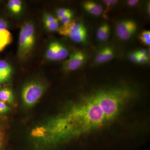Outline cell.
Returning <instances> with one entry per match:
<instances>
[{
  "instance_id": "1",
  "label": "cell",
  "mask_w": 150,
  "mask_h": 150,
  "mask_svg": "<svg viewBox=\"0 0 150 150\" xmlns=\"http://www.w3.org/2000/svg\"><path fill=\"white\" fill-rule=\"evenodd\" d=\"M135 94L128 86L100 89L82 97L62 112L35 126L38 145L49 150L99 131L121 115Z\"/></svg>"
},
{
  "instance_id": "2",
  "label": "cell",
  "mask_w": 150,
  "mask_h": 150,
  "mask_svg": "<svg viewBox=\"0 0 150 150\" xmlns=\"http://www.w3.org/2000/svg\"><path fill=\"white\" fill-rule=\"evenodd\" d=\"M35 40V28L30 22L22 26L19 37L18 55L20 59L24 60L30 54L34 46Z\"/></svg>"
},
{
  "instance_id": "3",
  "label": "cell",
  "mask_w": 150,
  "mask_h": 150,
  "mask_svg": "<svg viewBox=\"0 0 150 150\" xmlns=\"http://www.w3.org/2000/svg\"><path fill=\"white\" fill-rule=\"evenodd\" d=\"M58 31L61 35L69 37L76 43H85L87 39V31L85 26L81 23L75 20L63 25L59 28Z\"/></svg>"
},
{
  "instance_id": "4",
  "label": "cell",
  "mask_w": 150,
  "mask_h": 150,
  "mask_svg": "<svg viewBox=\"0 0 150 150\" xmlns=\"http://www.w3.org/2000/svg\"><path fill=\"white\" fill-rule=\"evenodd\" d=\"M46 89L43 84L37 81L31 82L23 87L21 97L25 106L31 107L40 99Z\"/></svg>"
},
{
  "instance_id": "5",
  "label": "cell",
  "mask_w": 150,
  "mask_h": 150,
  "mask_svg": "<svg viewBox=\"0 0 150 150\" xmlns=\"http://www.w3.org/2000/svg\"><path fill=\"white\" fill-rule=\"evenodd\" d=\"M137 29V24L135 21L126 20L120 21L117 24L116 33L121 40H128L136 33Z\"/></svg>"
},
{
  "instance_id": "6",
  "label": "cell",
  "mask_w": 150,
  "mask_h": 150,
  "mask_svg": "<svg viewBox=\"0 0 150 150\" xmlns=\"http://www.w3.org/2000/svg\"><path fill=\"white\" fill-rule=\"evenodd\" d=\"M69 55V51L67 48L58 42H53L49 44L46 56L48 60L59 61L66 59Z\"/></svg>"
},
{
  "instance_id": "7",
  "label": "cell",
  "mask_w": 150,
  "mask_h": 150,
  "mask_svg": "<svg viewBox=\"0 0 150 150\" xmlns=\"http://www.w3.org/2000/svg\"><path fill=\"white\" fill-rule=\"evenodd\" d=\"M85 59V54L82 51H75L64 63V69L67 71H72L78 69L83 64Z\"/></svg>"
},
{
  "instance_id": "8",
  "label": "cell",
  "mask_w": 150,
  "mask_h": 150,
  "mask_svg": "<svg viewBox=\"0 0 150 150\" xmlns=\"http://www.w3.org/2000/svg\"><path fill=\"white\" fill-rule=\"evenodd\" d=\"M12 74V67L9 62L0 59V87L8 82Z\"/></svg>"
},
{
  "instance_id": "9",
  "label": "cell",
  "mask_w": 150,
  "mask_h": 150,
  "mask_svg": "<svg viewBox=\"0 0 150 150\" xmlns=\"http://www.w3.org/2000/svg\"><path fill=\"white\" fill-rule=\"evenodd\" d=\"M114 56V51L112 48L109 47H105L97 54L95 62L97 64H103L112 60Z\"/></svg>"
},
{
  "instance_id": "10",
  "label": "cell",
  "mask_w": 150,
  "mask_h": 150,
  "mask_svg": "<svg viewBox=\"0 0 150 150\" xmlns=\"http://www.w3.org/2000/svg\"><path fill=\"white\" fill-rule=\"evenodd\" d=\"M0 100L5 103L14 104L15 98L13 91L8 87H0Z\"/></svg>"
},
{
  "instance_id": "11",
  "label": "cell",
  "mask_w": 150,
  "mask_h": 150,
  "mask_svg": "<svg viewBox=\"0 0 150 150\" xmlns=\"http://www.w3.org/2000/svg\"><path fill=\"white\" fill-rule=\"evenodd\" d=\"M83 6L86 11L95 16H99L103 11L102 6L92 1L85 2Z\"/></svg>"
},
{
  "instance_id": "12",
  "label": "cell",
  "mask_w": 150,
  "mask_h": 150,
  "mask_svg": "<svg viewBox=\"0 0 150 150\" xmlns=\"http://www.w3.org/2000/svg\"><path fill=\"white\" fill-rule=\"evenodd\" d=\"M12 41V35L8 29L0 30V52L4 51Z\"/></svg>"
},
{
  "instance_id": "13",
  "label": "cell",
  "mask_w": 150,
  "mask_h": 150,
  "mask_svg": "<svg viewBox=\"0 0 150 150\" xmlns=\"http://www.w3.org/2000/svg\"><path fill=\"white\" fill-rule=\"evenodd\" d=\"M110 28L108 24L104 23L101 25L97 31V37L101 41H105L110 35Z\"/></svg>"
},
{
  "instance_id": "14",
  "label": "cell",
  "mask_w": 150,
  "mask_h": 150,
  "mask_svg": "<svg viewBox=\"0 0 150 150\" xmlns=\"http://www.w3.org/2000/svg\"><path fill=\"white\" fill-rule=\"evenodd\" d=\"M7 6L10 11L17 14L21 11L22 2L20 0H10L8 2Z\"/></svg>"
},
{
  "instance_id": "15",
  "label": "cell",
  "mask_w": 150,
  "mask_h": 150,
  "mask_svg": "<svg viewBox=\"0 0 150 150\" xmlns=\"http://www.w3.org/2000/svg\"><path fill=\"white\" fill-rule=\"evenodd\" d=\"M140 41L145 46L150 45V31L149 30H145L140 33L139 36Z\"/></svg>"
},
{
  "instance_id": "16",
  "label": "cell",
  "mask_w": 150,
  "mask_h": 150,
  "mask_svg": "<svg viewBox=\"0 0 150 150\" xmlns=\"http://www.w3.org/2000/svg\"><path fill=\"white\" fill-rule=\"evenodd\" d=\"M45 26L49 31H54L59 28V20L56 18V20L50 22L44 23Z\"/></svg>"
},
{
  "instance_id": "17",
  "label": "cell",
  "mask_w": 150,
  "mask_h": 150,
  "mask_svg": "<svg viewBox=\"0 0 150 150\" xmlns=\"http://www.w3.org/2000/svg\"><path fill=\"white\" fill-rule=\"evenodd\" d=\"M73 16L72 12L71 11H70L69 12L66 14L64 16L62 17V18L58 20L63 23V25L66 24L72 20Z\"/></svg>"
},
{
  "instance_id": "18",
  "label": "cell",
  "mask_w": 150,
  "mask_h": 150,
  "mask_svg": "<svg viewBox=\"0 0 150 150\" xmlns=\"http://www.w3.org/2000/svg\"><path fill=\"white\" fill-rule=\"evenodd\" d=\"M10 108L5 103L0 100V114H5L8 112Z\"/></svg>"
},
{
  "instance_id": "19",
  "label": "cell",
  "mask_w": 150,
  "mask_h": 150,
  "mask_svg": "<svg viewBox=\"0 0 150 150\" xmlns=\"http://www.w3.org/2000/svg\"><path fill=\"white\" fill-rule=\"evenodd\" d=\"M70 11H71L69 9L66 8H61L58 9L57 12H56V14H57V17H58V19H59L62 17L64 16L66 14L69 12Z\"/></svg>"
},
{
  "instance_id": "20",
  "label": "cell",
  "mask_w": 150,
  "mask_h": 150,
  "mask_svg": "<svg viewBox=\"0 0 150 150\" xmlns=\"http://www.w3.org/2000/svg\"><path fill=\"white\" fill-rule=\"evenodd\" d=\"M129 58L132 62L139 63V56L137 54V51L132 52L129 55Z\"/></svg>"
},
{
  "instance_id": "21",
  "label": "cell",
  "mask_w": 150,
  "mask_h": 150,
  "mask_svg": "<svg viewBox=\"0 0 150 150\" xmlns=\"http://www.w3.org/2000/svg\"><path fill=\"white\" fill-rule=\"evenodd\" d=\"M8 24L5 19L0 17V30L3 29H8Z\"/></svg>"
},
{
  "instance_id": "22",
  "label": "cell",
  "mask_w": 150,
  "mask_h": 150,
  "mask_svg": "<svg viewBox=\"0 0 150 150\" xmlns=\"http://www.w3.org/2000/svg\"><path fill=\"white\" fill-rule=\"evenodd\" d=\"M4 135L2 130L0 128V150H4Z\"/></svg>"
},
{
  "instance_id": "23",
  "label": "cell",
  "mask_w": 150,
  "mask_h": 150,
  "mask_svg": "<svg viewBox=\"0 0 150 150\" xmlns=\"http://www.w3.org/2000/svg\"><path fill=\"white\" fill-rule=\"evenodd\" d=\"M103 1L105 5H106L107 8H110V7L116 4L118 2V1L116 0H104V1Z\"/></svg>"
},
{
  "instance_id": "24",
  "label": "cell",
  "mask_w": 150,
  "mask_h": 150,
  "mask_svg": "<svg viewBox=\"0 0 150 150\" xmlns=\"http://www.w3.org/2000/svg\"><path fill=\"white\" fill-rule=\"evenodd\" d=\"M149 56H143V57H139V63L141 64H144L149 62Z\"/></svg>"
},
{
  "instance_id": "25",
  "label": "cell",
  "mask_w": 150,
  "mask_h": 150,
  "mask_svg": "<svg viewBox=\"0 0 150 150\" xmlns=\"http://www.w3.org/2000/svg\"><path fill=\"white\" fill-rule=\"evenodd\" d=\"M139 2L138 0H129L128 1V4L130 6L133 7L137 5Z\"/></svg>"
},
{
  "instance_id": "26",
  "label": "cell",
  "mask_w": 150,
  "mask_h": 150,
  "mask_svg": "<svg viewBox=\"0 0 150 150\" xmlns=\"http://www.w3.org/2000/svg\"><path fill=\"white\" fill-rule=\"evenodd\" d=\"M147 12L148 14L150 15V4L148 5L147 6Z\"/></svg>"
}]
</instances>
